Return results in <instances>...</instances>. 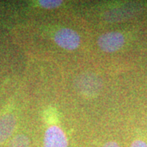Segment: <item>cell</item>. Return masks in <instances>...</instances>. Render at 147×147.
Wrapping results in <instances>:
<instances>
[{
	"label": "cell",
	"instance_id": "cell-4",
	"mask_svg": "<svg viewBox=\"0 0 147 147\" xmlns=\"http://www.w3.org/2000/svg\"><path fill=\"white\" fill-rule=\"evenodd\" d=\"M68 140L65 132L57 126L48 127L44 134L43 147H68Z\"/></svg>",
	"mask_w": 147,
	"mask_h": 147
},
{
	"label": "cell",
	"instance_id": "cell-3",
	"mask_svg": "<svg viewBox=\"0 0 147 147\" xmlns=\"http://www.w3.org/2000/svg\"><path fill=\"white\" fill-rule=\"evenodd\" d=\"M125 43V38L120 32L112 31L101 34L98 40L97 44L100 49L106 53H114L120 48Z\"/></svg>",
	"mask_w": 147,
	"mask_h": 147
},
{
	"label": "cell",
	"instance_id": "cell-8",
	"mask_svg": "<svg viewBox=\"0 0 147 147\" xmlns=\"http://www.w3.org/2000/svg\"><path fill=\"white\" fill-rule=\"evenodd\" d=\"M130 147H147V143L142 140H136L131 143Z\"/></svg>",
	"mask_w": 147,
	"mask_h": 147
},
{
	"label": "cell",
	"instance_id": "cell-6",
	"mask_svg": "<svg viewBox=\"0 0 147 147\" xmlns=\"http://www.w3.org/2000/svg\"><path fill=\"white\" fill-rule=\"evenodd\" d=\"M8 147H30V140L26 135L19 134L11 139Z\"/></svg>",
	"mask_w": 147,
	"mask_h": 147
},
{
	"label": "cell",
	"instance_id": "cell-7",
	"mask_svg": "<svg viewBox=\"0 0 147 147\" xmlns=\"http://www.w3.org/2000/svg\"><path fill=\"white\" fill-rule=\"evenodd\" d=\"M38 3H39V5L42 7L43 8L53 9V8H57L58 7H60L63 2L61 0H40Z\"/></svg>",
	"mask_w": 147,
	"mask_h": 147
},
{
	"label": "cell",
	"instance_id": "cell-5",
	"mask_svg": "<svg viewBox=\"0 0 147 147\" xmlns=\"http://www.w3.org/2000/svg\"><path fill=\"white\" fill-rule=\"evenodd\" d=\"M16 126V119L12 115L0 117V144L3 143L11 136Z\"/></svg>",
	"mask_w": 147,
	"mask_h": 147
},
{
	"label": "cell",
	"instance_id": "cell-9",
	"mask_svg": "<svg viewBox=\"0 0 147 147\" xmlns=\"http://www.w3.org/2000/svg\"><path fill=\"white\" fill-rule=\"evenodd\" d=\"M103 147H120L119 145L116 142H113V141H110V142H107L106 143L104 144Z\"/></svg>",
	"mask_w": 147,
	"mask_h": 147
},
{
	"label": "cell",
	"instance_id": "cell-1",
	"mask_svg": "<svg viewBox=\"0 0 147 147\" xmlns=\"http://www.w3.org/2000/svg\"><path fill=\"white\" fill-rule=\"evenodd\" d=\"M74 88L79 94L87 97L96 96L102 88L100 79L93 73H84L74 80Z\"/></svg>",
	"mask_w": 147,
	"mask_h": 147
},
{
	"label": "cell",
	"instance_id": "cell-2",
	"mask_svg": "<svg viewBox=\"0 0 147 147\" xmlns=\"http://www.w3.org/2000/svg\"><path fill=\"white\" fill-rule=\"evenodd\" d=\"M54 41L61 48L73 51L77 49L80 45V36L72 29L62 28L56 32Z\"/></svg>",
	"mask_w": 147,
	"mask_h": 147
}]
</instances>
